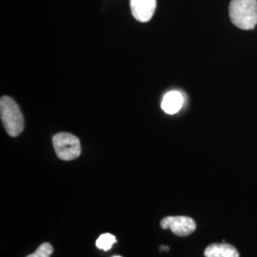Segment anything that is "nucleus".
Instances as JSON below:
<instances>
[{"instance_id": "nucleus-6", "label": "nucleus", "mask_w": 257, "mask_h": 257, "mask_svg": "<svg viewBox=\"0 0 257 257\" xmlns=\"http://www.w3.org/2000/svg\"><path fill=\"white\" fill-rule=\"evenodd\" d=\"M183 101V95L177 91H173L166 93L161 107L166 113L175 114L182 108Z\"/></svg>"}, {"instance_id": "nucleus-5", "label": "nucleus", "mask_w": 257, "mask_h": 257, "mask_svg": "<svg viewBox=\"0 0 257 257\" xmlns=\"http://www.w3.org/2000/svg\"><path fill=\"white\" fill-rule=\"evenodd\" d=\"M134 18L140 22L150 21L155 15L156 0H130Z\"/></svg>"}, {"instance_id": "nucleus-1", "label": "nucleus", "mask_w": 257, "mask_h": 257, "mask_svg": "<svg viewBox=\"0 0 257 257\" xmlns=\"http://www.w3.org/2000/svg\"><path fill=\"white\" fill-rule=\"evenodd\" d=\"M230 21L241 30H252L257 24V0H231Z\"/></svg>"}, {"instance_id": "nucleus-2", "label": "nucleus", "mask_w": 257, "mask_h": 257, "mask_svg": "<svg viewBox=\"0 0 257 257\" xmlns=\"http://www.w3.org/2000/svg\"><path fill=\"white\" fill-rule=\"evenodd\" d=\"M0 116L7 134L19 137L24 128V119L19 105L9 96H3L0 100Z\"/></svg>"}, {"instance_id": "nucleus-8", "label": "nucleus", "mask_w": 257, "mask_h": 257, "mask_svg": "<svg viewBox=\"0 0 257 257\" xmlns=\"http://www.w3.org/2000/svg\"><path fill=\"white\" fill-rule=\"evenodd\" d=\"M116 243V238L110 233H103L95 242L96 247L103 250H109L113 244Z\"/></svg>"}, {"instance_id": "nucleus-3", "label": "nucleus", "mask_w": 257, "mask_h": 257, "mask_svg": "<svg viewBox=\"0 0 257 257\" xmlns=\"http://www.w3.org/2000/svg\"><path fill=\"white\" fill-rule=\"evenodd\" d=\"M55 154L64 161H71L81 154L79 139L69 133H59L53 138Z\"/></svg>"}, {"instance_id": "nucleus-4", "label": "nucleus", "mask_w": 257, "mask_h": 257, "mask_svg": "<svg viewBox=\"0 0 257 257\" xmlns=\"http://www.w3.org/2000/svg\"><path fill=\"white\" fill-rule=\"evenodd\" d=\"M160 225L162 229H170L177 236H188L196 229L194 220L188 216H168L162 219Z\"/></svg>"}, {"instance_id": "nucleus-9", "label": "nucleus", "mask_w": 257, "mask_h": 257, "mask_svg": "<svg viewBox=\"0 0 257 257\" xmlns=\"http://www.w3.org/2000/svg\"><path fill=\"white\" fill-rule=\"evenodd\" d=\"M53 252L54 248L52 245L50 243H43L34 253L28 255L27 257H50Z\"/></svg>"}, {"instance_id": "nucleus-7", "label": "nucleus", "mask_w": 257, "mask_h": 257, "mask_svg": "<svg viewBox=\"0 0 257 257\" xmlns=\"http://www.w3.org/2000/svg\"><path fill=\"white\" fill-rule=\"evenodd\" d=\"M205 257H239L237 249L233 246L221 243L211 244L204 251Z\"/></svg>"}, {"instance_id": "nucleus-10", "label": "nucleus", "mask_w": 257, "mask_h": 257, "mask_svg": "<svg viewBox=\"0 0 257 257\" xmlns=\"http://www.w3.org/2000/svg\"><path fill=\"white\" fill-rule=\"evenodd\" d=\"M113 257H121V256H113Z\"/></svg>"}]
</instances>
